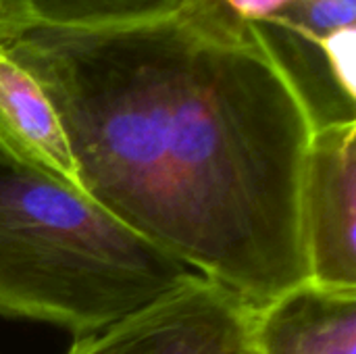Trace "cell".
I'll list each match as a JSON object with an SVG mask.
<instances>
[{
	"label": "cell",
	"instance_id": "1",
	"mask_svg": "<svg viewBox=\"0 0 356 354\" xmlns=\"http://www.w3.org/2000/svg\"><path fill=\"white\" fill-rule=\"evenodd\" d=\"M0 42L50 98L88 198L257 309L309 282L313 127L257 40L171 10L102 27L35 21Z\"/></svg>",
	"mask_w": 356,
	"mask_h": 354
},
{
	"label": "cell",
	"instance_id": "2",
	"mask_svg": "<svg viewBox=\"0 0 356 354\" xmlns=\"http://www.w3.org/2000/svg\"><path fill=\"white\" fill-rule=\"evenodd\" d=\"M81 190L0 152V315L100 332L194 280Z\"/></svg>",
	"mask_w": 356,
	"mask_h": 354
},
{
	"label": "cell",
	"instance_id": "3",
	"mask_svg": "<svg viewBox=\"0 0 356 354\" xmlns=\"http://www.w3.org/2000/svg\"><path fill=\"white\" fill-rule=\"evenodd\" d=\"M257 307L196 275L117 323L77 336L67 354H259Z\"/></svg>",
	"mask_w": 356,
	"mask_h": 354
},
{
	"label": "cell",
	"instance_id": "4",
	"mask_svg": "<svg viewBox=\"0 0 356 354\" xmlns=\"http://www.w3.org/2000/svg\"><path fill=\"white\" fill-rule=\"evenodd\" d=\"M309 282L356 290V123L311 134L300 182Z\"/></svg>",
	"mask_w": 356,
	"mask_h": 354
},
{
	"label": "cell",
	"instance_id": "5",
	"mask_svg": "<svg viewBox=\"0 0 356 354\" xmlns=\"http://www.w3.org/2000/svg\"><path fill=\"white\" fill-rule=\"evenodd\" d=\"M259 354H356V290L302 282L257 309Z\"/></svg>",
	"mask_w": 356,
	"mask_h": 354
},
{
	"label": "cell",
	"instance_id": "6",
	"mask_svg": "<svg viewBox=\"0 0 356 354\" xmlns=\"http://www.w3.org/2000/svg\"><path fill=\"white\" fill-rule=\"evenodd\" d=\"M0 152L81 190L63 123L38 79L0 42ZM83 192V190H81Z\"/></svg>",
	"mask_w": 356,
	"mask_h": 354
},
{
	"label": "cell",
	"instance_id": "7",
	"mask_svg": "<svg viewBox=\"0 0 356 354\" xmlns=\"http://www.w3.org/2000/svg\"><path fill=\"white\" fill-rule=\"evenodd\" d=\"M33 19L54 27H102L169 15L177 0H21Z\"/></svg>",
	"mask_w": 356,
	"mask_h": 354
},
{
	"label": "cell",
	"instance_id": "8",
	"mask_svg": "<svg viewBox=\"0 0 356 354\" xmlns=\"http://www.w3.org/2000/svg\"><path fill=\"white\" fill-rule=\"evenodd\" d=\"M296 0H177V15L196 27L234 40H254L252 29L280 17Z\"/></svg>",
	"mask_w": 356,
	"mask_h": 354
},
{
	"label": "cell",
	"instance_id": "9",
	"mask_svg": "<svg viewBox=\"0 0 356 354\" xmlns=\"http://www.w3.org/2000/svg\"><path fill=\"white\" fill-rule=\"evenodd\" d=\"M35 23L33 15L21 0H0V35Z\"/></svg>",
	"mask_w": 356,
	"mask_h": 354
}]
</instances>
